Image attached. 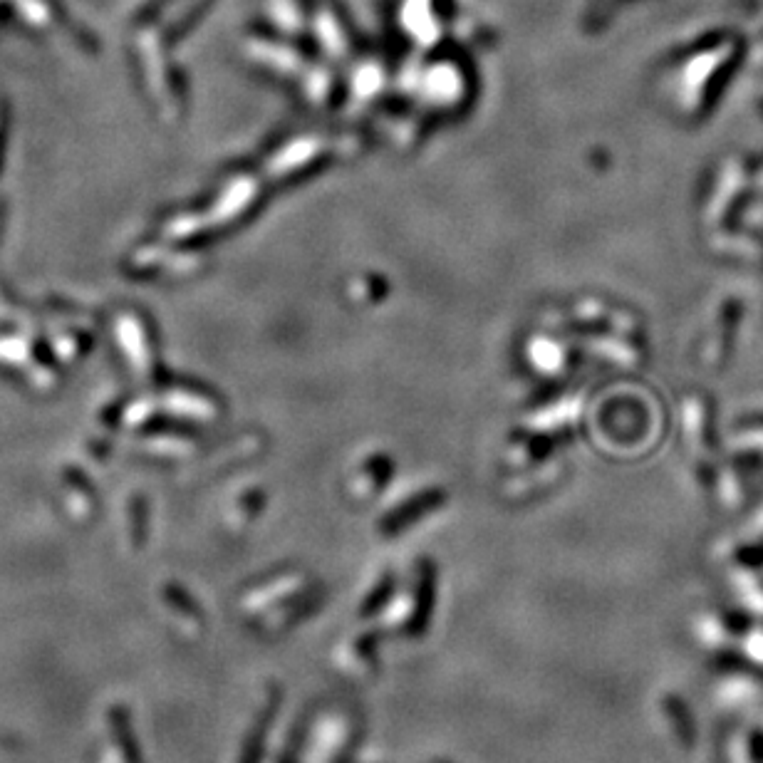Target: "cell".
Listing matches in <instances>:
<instances>
[{
  "instance_id": "cell-1",
  "label": "cell",
  "mask_w": 763,
  "mask_h": 763,
  "mask_svg": "<svg viewBox=\"0 0 763 763\" xmlns=\"http://www.w3.org/2000/svg\"><path fill=\"white\" fill-rule=\"evenodd\" d=\"M280 702H283V689L280 687H271L268 689V699L266 707L261 709V714L256 716L253 721L251 731H248L246 741L241 746V756H238V763H261L263 754H266V744H268V734H271V726L275 721V714H278Z\"/></svg>"
},
{
  "instance_id": "cell-2",
  "label": "cell",
  "mask_w": 763,
  "mask_h": 763,
  "mask_svg": "<svg viewBox=\"0 0 763 763\" xmlns=\"http://www.w3.org/2000/svg\"><path fill=\"white\" fill-rule=\"evenodd\" d=\"M436 607V570L432 563H422L419 568L417 593H414V607L407 622L409 637H422L429 630Z\"/></svg>"
},
{
  "instance_id": "cell-3",
  "label": "cell",
  "mask_w": 763,
  "mask_h": 763,
  "mask_svg": "<svg viewBox=\"0 0 763 763\" xmlns=\"http://www.w3.org/2000/svg\"><path fill=\"white\" fill-rule=\"evenodd\" d=\"M664 711H667L669 721L674 724V729H677L679 739H682L684 746H692L694 741V724L692 719H689V711L687 707H684L682 699H677L674 694H669L667 699H664Z\"/></svg>"
},
{
  "instance_id": "cell-4",
  "label": "cell",
  "mask_w": 763,
  "mask_h": 763,
  "mask_svg": "<svg viewBox=\"0 0 763 763\" xmlns=\"http://www.w3.org/2000/svg\"><path fill=\"white\" fill-rule=\"evenodd\" d=\"M392 593H394L392 575H384L380 583H377V588L372 590V593L365 598V602L360 605V617L377 615V612H380L382 607L387 605L389 598H392Z\"/></svg>"
},
{
  "instance_id": "cell-5",
  "label": "cell",
  "mask_w": 763,
  "mask_h": 763,
  "mask_svg": "<svg viewBox=\"0 0 763 763\" xmlns=\"http://www.w3.org/2000/svg\"><path fill=\"white\" fill-rule=\"evenodd\" d=\"M169 602L174 607H179V610H184L189 617H194V620H201V607L196 605V602L191 600L186 593H171Z\"/></svg>"
},
{
  "instance_id": "cell-6",
  "label": "cell",
  "mask_w": 763,
  "mask_h": 763,
  "mask_svg": "<svg viewBox=\"0 0 763 763\" xmlns=\"http://www.w3.org/2000/svg\"><path fill=\"white\" fill-rule=\"evenodd\" d=\"M377 642H380L377 632H367V635H362L360 642H357V652H360L365 659H375L377 657Z\"/></svg>"
},
{
  "instance_id": "cell-7",
  "label": "cell",
  "mask_w": 763,
  "mask_h": 763,
  "mask_svg": "<svg viewBox=\"0 0 763 763\" xmlns=\"http://www.w3.org/2000/svg\"><path fill=\"white\" fill-rule=\"evenodd\" d=\"M436 763H451V761H436Z\"/></svg>"
}]
</instances>
